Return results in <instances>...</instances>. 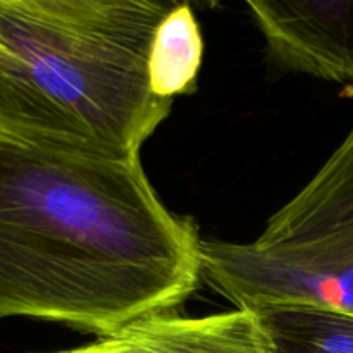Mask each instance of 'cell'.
<instances>
[{
    "instance_id": "1",
    "label": "cell",
    "mask_w": 353,
    "mask_h": 353,
    "mask_svg": "<svg viewBox=\"0 0 353 353\" xmlns=\"http://www.w3.org/2000/svg\"><path fill=\"white\" fill-rule=\"evenodd\" d=\"M192 221L165 209L140 159L0 137V321L99 338L172 314L202 276Z\"/></svg>"
},
{
    "instance_id": "2",
    "label": "cell",
    "mask_w": 353,
    "mask_h": 353,
    "mask_svg": "<svg viewBox=\"0 0 353 353\" xmlns=\"http://www.w3.org/2000/svg\"><path fill=\"white\" fill-rule=\"evenodd\" d=\"M174 2L0 0V137L110 161L171 112L148 54Z\"/></svg>"
},
{
    "instance_id": "3",
    "label": "cell",
    "mask_w": 353,
    "mask_h": 353,
    "mask_svg": "<svg viewBox=\"0 0 353 353\" xmlns=\"http://www.w3.org/2000/svg\"><path fill=\"white\" fill-rule=\"evenodd\" d=\"M248 272L271 305L353 312V128L317 174L248 247Z\"/></svg>"
},
{
    "instance_id": "4",
    "label": "cell",
    "mask_w": 353,
    "mask_h": 353,
    "mask_svg": "<svg viewBox=\"0 0 353 353\" xmlns=\"http://www.w3.org/2000/svg\"><path fill=\"white\" fill-rule=\"evenodd\" d=\"M247 7L276 65L324 81L353 83V0H248Z\"/></svg>"
},
{
    "instance_id": "5",
    "label": "cell",
    "mask_w": 353,
    "mask_h": 353,
    "mask_svg": "<svg viewBox=\"0 0 353 353\" xmlns=\"http://www.w3.org/2000/svg\"><path fill=\"white\" fill-rule=\"evenodd\" d=\"M62 353H269L254 310L203 317H147L110 336Z\"/></svg>"
},
{
    "instance_id": "6",
    "label": "cell",
    "mask_w": 353,
    "mask_h": 353,
    "mask_svg": "<svg viewBox=\"0 0 353 353\" xmlns=\"http://www.w3.org/2000/svg\"><path fill=\"white\" fill-rule=\"evenodd\" d=\"M254 312L269 353H353V312L299 303Z\"/></svg>"
},
{
    "instance_id": "7",
    "label": "cell",
    "mask_w": 353,
    "mask_h": 353,
    "mask_svg": "<svg viewBox=\"0 0 353 353\" xmlns=\"http://www.w3.org/2000/svg\"><path fill=\"white\" fill-rule=\"evenodd\" d=\"M203 59L200 26L188 3H176L162 19L148 54V79L164 100L192 93Z\"/></svg>"
},
{
    "instance_id": "8",
    "label": "cell",
    "mask_w": 353,
    "mask_h": 353,
    "mask_svg": "<svg viewBox=\"0 0 353 353\" xmlns=\"http://www.w3.org/2000/svg\"><path fill=\"white\" fill-rule=\"evenodd\" d=\"M52 353H62V352H52Z\"/></svg>"
}]
</instances>
